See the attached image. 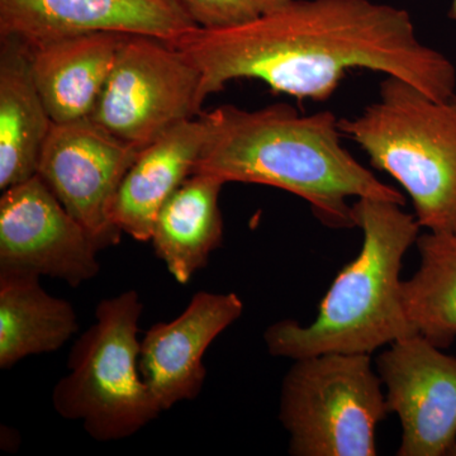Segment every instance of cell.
<instances>
[{
	"mask_svg": "<svg viewBox=\"0 0 456 456\" xmlns=\"http://www.w3.org/2000/svg\"><path fill=\"white\" fill-rule=\"evenodd\" d=\"M200 69L203 94L256 79L297 99L331 98L356 69L406 80L437 101L456 94V68L417 35L406 9L373 0H289L245 25L170 42Z\"/></svg>",
	"mask_w": 456,
	"mask_h": 456,
	"instance_id": "1",
	"label": "cell"
},
{
	"mask_svg": "<svg viewBox=\"0 0 456 456\" xmlns=\"http://www.w3.org/2000/svg\"><path fill=\"white\" fill-rule=\"evenodd\" d=\"M200 117L207 136L194 173L281 189L305 200L330 228L356 227L350 198L406 204L398 189L345 149L340 119L330 110L303 114L285 103L256 110L226 104Z\"/></svg>",
	"mask_w": 456,
	"mask_h": 456,
	"instance_id": "2",
	"label": "cell"
},
{
	"mask_svg": "<svg viewBox=\"0 0 456 456\" xmlns=\"http://www.w3.org/2000/svg\"><path fill=\"white\" fill-rule=\"evenodd\" d=\"M402 207L370 198L353 204L362 232L358 256L338 273L310 325L281 320L266 330L269 354L292 360L327 353L371 354L417 335L404 311L401 270L421 226Z\"/></svg>",
	"mask_w": 456,
	"mask_h": 456,
	"instance_id": "3",
	"label": "cell"
},
{
	"mask_svg": "<svg viewBox=\"0 0 456 456\" xmlns=\"http://www.w3.org/2000/svg\"><path fill=\"white\" fill-rule=\"evenodd\" d=\"M344 136L391 175L412 200L421 228L456 235V106L406 80L386 77L379 97L340 119Z\"/></svg>",
	"mask_w": 456,
	"mask_h": 456,
	"instance_id": "4",
	"label": "cell"
},
{
	"mask_svg": "<svg viewBox=\"0 0 456 456\" xmlns=\"http://www.w3.org/2000/svg\"><path fill=\"white\" fill-rule=\"evenodd\" d=\"M143 305L136 290L99 302L95 322L71 349L69 373L53 392L60 416L101 443L127 439L163 411L140 371Z\"/></svg>",
	"mask_w": 456,
	"mask_h": 456,
	"instance_id": "5",
	"label": "cell"
},
{
	"mask_svg": "<svg viewBox=\"0 0 456 456\" xmlns=\"http://www.w3.org/2000/svg\"><path fill=\"white\" fill-rule=\"evenodd\" d=\"M388 413L370 354L297 359L281 383L279 419L293 456H375Z\"/></svg>",
	"mask_w": 456,
	"mask_h": 456,
	"instance_id": "6",
	"label": "cell"
},
{
	"mask_svg": "<svg viewBox=\"0 0 456 456\" xmlns=\"http://www.w3.org/2000/svg\"><path fill=\"white\" fill-rule=\"evenodd\" d=\"M200 69L170 42L125 35L90 118L142 150L202 114Z\"/></svg>",
	"mask_w": 456,
	"mask_h": 456,
	"instance_id": "7",
	"label": "cell"
},
{
	"mask_svg": "<svg viewBox=\"0 0 456 456\" xmlns=\"http://www.w3.org/2000/svg\"><path fill=\"white\" fill-rule=\"evenodd\" d=\"M140 151L92 118L53 123L51 128L37 174L99 251L121 241L114 200Z\"/></svg>",
	"mask_w": 456,
	"mask_h": 456,
	"instance_id": "8",
	"label": "cell"
},
{
	"mask_svg": "<svg viewBox=\"0 0 456 456\" xmlns=\"http://www.w3.org/2000/svg\"><path fill=\"white\" fill-rule=\"evenodd\" d=\"M98 253L38 174L3 191L0 270L47 275L77 288L99 274Z\"/></svg>",
	"mask_w": 456,
	"mask_h": 456,
	"instance_id": "9",
	"label": "cell"
},
{
	"mask_svg": "<svg viewBox=\"0 0 456 456\" xmlns=\"http://www.w3.org/2000/svg\"><path fill=\"white\" fill-rule=\"evenodd\" d=\"M375 368L401 422L397 455H456V358L412 335L389 345Z\"/></svg>",
	"mask_w": 456,
	"mask_h": 456,
	"instance_id": "10",
	"label": "cell"
},
{
	"mask_svg": "<svg viewBox=\"0 0 456 456\" xmlns=\"http://www.w3.org/2000/svg\"><path fill=\"white\" fill-rule=\"evenodd\" d=\"M197 28L179 0H0V37L27 47L92 32L173 42Z\"/></svg>",
	"mask_w": 456,
	"mask_h": 456,
	"instance_id": "11",
	"label": "cell"
},
{
	"mask_svg": "<svg viewBox=\"0 0 456 456\" xmlns=\"http://www.w3.org/2000/svg\"><path fill=\"white\" fill-rule=\"evenodd\" d=\"M242 312L244 303L235 293L198 292L175 320L146 332L140 371L163 412L200 395L207 377L204 353Z\"/></svg>",
	"mask_w": 456,
	"mask_h": 456,
	"instance_id": "12",
	"label": "cell"
},
{
	"mask_svg": "<svg viewBox=\"0 0 456 456\" xmlns=\"http://www.w3.org/2000/svg\"><path fill=\"white\" fill-rule=\"evenodd\" d=\"M123 37L92 32L27 47L33 80L53 123L90 118Z\"/></svg>",
	"mask_w": 456,
	"mask_h": 456,
	"instance_id": "13",
	"label": "cell"
},
{
	"mask_svg": "<svg viewBox=\"0 0 456 456\" xmlns=\"http://www.w3.org/2000/svg\"><path fill=\"white\" fill-rule=\"evenodd\" d=\"M206 136V122L200 116L141 150L114 200V224L123 233L136 241H151L158 213L194 173Z\"/></svg>",
	"mask_w": 456,
	"mask_h": 456,
	"instance_id": "14",
	"label": "cell"
},
{
	"mask_svg": "<svg viewBox=\"0 0 456 456\" xmlns=\"http://www.w3.org/2000/svg\"><path fill=\"white\" fill-rule=\"evenodd\" d=\"M0 189L37 175L53 121L33 80L25 44L0 37Z\"/></svg>",
	"mask_w": 456,
	"mask_h": 456,
	"instance_id": "15",
	"label": "cell"
},
{
	"mask_svg": "<svg viewBox=\"0 0 456 456\" xmlns=\"http://www.w3.org/2000/svg\"><path fill=\"white\" fill-rule=\"evenodd\" d=\"M224 184L208 174H191L158 213L151 236L156 256L180 284H188L206 268L222 244L220 194Z\"/></svg>",
	"mask_w": 456,
	"mask_h": 456,
	"instance_id": "16",
	"label": "cell"
},
{
	"mask_svg": "<svg viewBox=\"0 0 456 456\" xmlns=\"http://www.w3.org/2000/svg\"><path fill=\"white\" fill-rule=\"evenodd\" d=\"M79 330L68 301L45 292L40 275L0 270V368L61 349Z\"/></svg>",
	"mask_w": 456,
	"mask_h": 456,
	"instance_id": "17",
	"label": "cell"
},
{
	"mask_svg": "<svg viewBox=\"0 0 456 456\" xmlns=\"http://www.w3.org/2000/svg\"><path fill=\"white\" fill-rule=\"evenodd\" d=\"M416 246L419 269L402 283L404 311L417 335L445 349L456 338V235L428 231Z\"/></svg>",
	"mask_w": 456,
	"mask_h": 456,
	"instance_id": "18",
	"label": "cell"
},
{
	"mask_svg": "<svg viewBox=\"0 0 456 456\" xmlns=\"http://www.w3.org/2000/svg\"><path fill=\"white\" fill-rule=\"evenodd\" d=\"M191 20L203 29L245 25L264 13L260 0H179Z\"/></svg>",
	"mask_w": 456,
	"mask_h": 456,
	"instance_id": "19",
	"label": "cell"
},
{
	"mask_svg": "<svg viewBox=\"0 0 456 456\" xmlns=\"http://www.w3.org/2000/svg\"><path fill=\"white\" fill-rule=\"evenodd\" d=\"M289 2V0H260L261 4H263L264 11L269 12L272 11V9H275L278 7H281V5H284L285 3ZM264 12V13H265Z\"/></svg>",
	"mask_w": 456,
	"mask_h": 456,
	"instance_id": "20",
	"label": "cell"
},
{
	"mask_svg": "<svg viewBox=\"0 0 456 456\" xmlns=\"http://www.w3.org/2000/svg\"><path fill=\"white\" fill-rule=\"evenodd\" d=\"M449 16L456 22V0H452V7H450Z\"/></svg>",
	"mask_w": 456,
	"mask_h": 456,
	"instance_id": "21",
	"label": "cell"
},
{
	"mask_svg": "<svg viewBox=\"0 0 456 456\" xmlns=\"http://www.w3.org/2000/svg\"><path fill=\"white\" fill-rule=\"evenodd\" d=\"M452 103L456 106V94L454 95V98L452 99Z\"/></svg>",
	"mask_w": 456,
	"mask_h": 456,
	"instance_id": "22",
	"label": "cell"
}]
</instances>
